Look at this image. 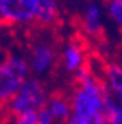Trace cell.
<instances>
[{
	"instance_id": "7c38bea8",
	"label": "cell",
	"mask_w": 122,
	"mask_h": 124,
	"mask_svg": "<svg viewBox=\"0 0 122 124\" xmlns=\"http://www.w3.org/2000/svg\"><path fill=\"white\" fill-rule=\"evenodd\" d=\"M106 12L116 25L122 27V0H108Z\"/></svg>"
},
{
	"instance_id": "4fadbf2b",
	"label": "cell",
	"mask_w": 122,
	"mask_h": 124,
	"mask_svg": "<svg viewBox=\"0 0 122 124\" xmlns=\"http://www.w3.org/2000/svg\"><path fill=\"white\" fill-rule=\"evenodd\" d=\"M16 124H38V111H27L15 115Z\"/></svg>"
},
{
	"instance_id": "7a4b0ae2",
	"label": "cell",
	"mask_w": 122,
	"mask_h": 124,
	"mask_svg": "<svg viewBox=\"0 0 122 124\" xmlns=\"http://www.w3.org/2000/svg\"><path fill=\"white\" fill-rule=\"evenodd\" d=\"M40 0H0V21L9 25H25L37 21Z\"/></svg>"
},
{
	"instance_id": "277c9868",
	"label": "cell",
	"mask_w": 122,
	"mask_h": 124,
	"mask_svg": "<svg viewBox=\"0 0 122 124\" xmlns=\"http://www.w3.org/2000/svg\"><path fill=\"white\" fill-rule=\"evenodd\" d=\"M25 80L27 78L16 71L7 58L0 62V105H7Z\"/></svg>"
},
{
	"instance_id": "30bf717a",
	"label": "cell",
	"mask_w": 122,
	"mask_h": 124,
	"mask_svg": "<svg viewBox=\"0 0 122 124\" xmlns=\"http://www.w3.org/2000/svg\"><path fill=\"white\" fill-rule=\"evenodd\" d=\"M59 16V0H40L37 22L41 25H52Z\"/></svg>"
},
{
	"instance_id": "52a82bcc",
	"label": "cell",
	"mask_w": 122,
	"mask_h": 124,
	"mask_svg": "<svg viewBox=\"0 0 122 124\" xmlns=\"http://www.w3.org/2000/svg\"><path fill=\"white\" fill-rule=\"evenodd\" d=\"M87 64L85 59V50L84 47L77 43V41H69L65 44V47L62 50V67L68 72H77L81 68H84Z\"/></svg>"
},
{
	"instance_id": "9c48e42d",
	"label": "cell",
	"mask_w": 122,
	"mask_h": 124,
	"mask_svg": "<svg viewBox=\"0 0 122 124\" xmlns=\"http://www.w3.org/2000/svg\"><path fill=\"white\" fill-rule=\"evenodd\" d=\"M47 109L52 112L56 121H69L72 117V105L71 99L62 96V95H53L49 98L47 102Z\"/></svg>"
},
{
	"instance_id": "5bb4252c",
	"label": "cell",
	"mask_w": 122,
	"mask_h": 124,
	"mask_svg": "<svg viewBox=\"0 0 122 124\" xmlns=\"http://www.w3.org/2000/svg\"><path fill=\"white\" fill-rule=\"evenodd\" d=\"M54 117L52 115V112L47 109V106L41 108L38 111V124H54Z\"/></svg>"
},
{
	"instance_id": "9a60e30c",
	"label": "cell",
	"mask_w": 122,
	"mask_h": 124,
	"mask_svg": "<svg viewBox=\"0 0 122 124\" xmlns=\"http://www.w3.org/2000/svg\"><path fill=\"white\" fill-rule=\"evenodd\" d=\"M6 124H16V121H15V120H13V121H7Z\"/></svg>"
},
{
	"instance_id": "8992f818",
	"label": "cell",
	"mask_w": 122,
	"mask_h": 124,
	"mask_svg": "<svg viewBox=\"0 0 122 124\" xmlns=\"http://www.w3.org/2000/svg\"><path fill=\"white\" fill-rule=\"evenodd\" d=\"M54 61H56L54 49L50 44L40 43L34 46V49L31 50V56H29L31 71L35 74H46L54 65Z\"/></svg>"
},
{
	"instance_id": "5b68a950",
	"label": "cell",
	"mask_w": 122,
	"mask_h": 124,
	"mask_svg": "<svg viewBox=\"0 0 122 124\" xmlns=\"http://www.w3.org/2000/svg\"><path fill=\"white\" fill-rule=\"evenodd\" d=\"M82 28L91 37H99L103 31V8L97 0H88L82 10Z\"/></svg>"
},
{
	"instance_id": "ba28073f",
	"label": "cell",
	"mask_w": 122,
	"mask_h": 124,
	"mask_svg": "<svg viewBox=\"0 0 122 124\" xmlns=\"http://www.w3.org/2000/svg\"><path fill=\"white\" fill-rule=\"evenodd\" d=\"M103 80L108 86L109 92L122 106V65L118 64H108L103 68Z\"/></svg>"
},
{
	"instance_id": "6da1fadb",
	"label": "cell",
	"mask_w": 122,
	"mask_h": 124,
	"mask_svg": "<svg viewBox=\"0 0 122 124\" xmlns=\"http://www.w3.org/2000/svg\"><path fill=\"white\" fill-rule=\"evenodd\" d=\"M49 95L44 84L38 78H28L22 83L15 98L7 103V109L12 115H18L27 111H40L49 102Z\"/></svg>"
},
{
	"instance_id": "8fae6325",
	"label": "cell",
	"mask_w": 122,
	"mask_h": 124,
	"mask_svg": "<svg viewBox=\"0 0 122 124\" xmlns=\"http://www.w3.org/2000/svg\"><path fill=\"white\" fill-rule=\"evenodd\" d=\"M103 112H104L108 124H122V106L118 105V102L115 101L110 92L104 99Z\"/></svg>"
},
{
	"instance_id": "3957f363",
	"label": "cell",
	"mask_w": 122,
	"mask_h": 124,
	"mask_svg": "<svg viewBox=\"0 0 122 124\" xmlns=\"http://www.w3.org/2000/svg\"><path fill=\"white\" fill-rule=\"evenodd\" d=\"M109 95H96V93H90L81 87L77 86L72 92L71 96V105H72V115L80 117V118H91L103 112L104 108V99Z\"/></svg>"
}]
</instances>
